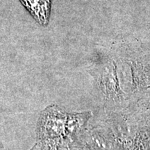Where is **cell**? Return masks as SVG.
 Segmentation results:
<instances>
[{
    "instance_id": "1",
    "label": "cell",
    "mask_w": 150,
    "mask_h": 150,
    "mask_svg": "<svg viewBox=\"0 0 150 150\" xmlns=\"http://www.w3.org/2000/svg\"><path fill=\"white\" fill-rule=\"evenodd\" d=\"M33 19L42 27L49 23L52 0H20Z\"/></svg>"
}]
</instances>
